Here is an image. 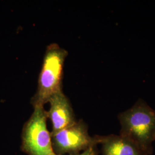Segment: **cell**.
<instances>
[{
	"label": "cell",
	"mask_w": 155,
	"mask_h": 155,
	"mask_svg": "<svg viewBox=\"0 0 155 155\" xmlns=\"http://www.w3.org/2000/svg\"><path fill=\"white\" fill-rule=\"evenodd\" d=\"M120 135L133 143L144 155H152L155 141V110L139 99L132 107L118 115Z\"/></svg>",
	"instance_id": "cell-1"
},
{
	"label": "cell",
	"mask_w": 155,
	"mask_h": 155,
	"mask_svg": "<svg viewBox=\"0 0 155 155\" xmlns=\"http://www.w3.org/2000/svg\"><path fill=\"white\" fill-rule=\"evenodd\" d=\"M67 55L66 50L56 43L47 47L37 90L31 100L33 107L44 106L54 95L62 91L63 68Z\"/></svg>",
	"instance_id": "cell-2"
},
{
	"label": "cell",
	"mask_w": 155,
	"mask_h": 155,
	"mask_svg": "<svg viewBox=\"0 0 155 155\" xmlns=\"http://www.w3.org/2000/svg\"><path fill=\"white\" fill-rule=\"evenodd\" d=\"M24 124L21 148L28 155H52L51 136L47 127V115L44 106H36Z\"/></svg>",
	"instance_id": "cell-3"
},
{
	"label": "cell",
	"mask_w": 155,
	"mask_h": 155,
	"mask_svg": "<svg viewBox=\"0 0 155 155\" xmlns=\"http://www.w3.org/2000/svg\"><path fill=\"white\" fill-rule=\"evenodd\" d=\"M51 136L54 153L58 155H77L98 144L96 135H89L88 126L82 120Z\"/></svg>",
	"instance_id": "cell-4"
},
{
	"label": "cell",
	"mask_w": 155,
	"mask_h": 155,
	"mask_svg": "<svg viewBox=\"0 0 155 155\" xmlns=\"http://www.w3.org/2000/svg\"><path fill=\"white\" fill-rule=\"evenodd\" d=\"M48 102L50 110L47 111V115L52 124L51 134L56 133L77 122L72 106L63 91L54 95Z\"/></svg>",
	"instance_id": "cell-5"
},
{
	"label": "cell",
	"mask_w": 155,
	"mask_h": 155,
	"mask_svg": "<svg viewBox=\"0 0 155 155\" xmlns=\"http://www.w3.org/2000/svg\"><path fill=\"white\" fill-rule=\"evenodd\" d=\"M96 136L101 145L102 155H144L133 143L120 134Z\"/></svg>",
	"instance_id": "cell-6"
},
{
	"label": "cell",
	"mask_w": 155,
	"mask_h": 155,
	"mask_svg": "<svg viewBox=\"0 0 155 155\" xmlns=\"http://www.w3.org/2000/svg\"><path fill=\"white\" fill-rule=\"evenodd\" d=\"M98 153H99V151L97 148V145H95V146H93V147L90 148L88 150L83 151L79 154L73 155H98ZM52 155H56L55 153H54Z\"/></svg>",
	"instance_id": "cell-7"
}]
</instances>
